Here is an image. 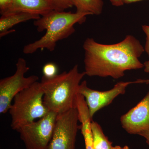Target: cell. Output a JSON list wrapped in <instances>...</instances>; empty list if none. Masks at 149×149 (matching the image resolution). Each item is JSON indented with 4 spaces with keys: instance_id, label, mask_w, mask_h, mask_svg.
<instances>
[{
    "instance_id": "obj_11",
    "label": "cell",
    "mask_w": 149,
    "mask_h": 149,
    "mask_svg": "<svg viewBox=\"0 0 149 149\" xmlns=\"http://www.w3.org/2000/svg\"><path fill=\"white\" fill-rule=\"evenodd\" d=\"M41 17L40 15L24 12L14 13L1 16L0 18V37H4L15 30L10 29L16 24Z\"/></svg>"
},
{
    "instance_id": "obj_21",
    "label": "cell",
    "mask_w": 149,
    "mask_h": 149,
    "mask_svg": "<svg viewBox=\"0 0 149 149\" xmlns=\"http://www.w3.org/2000/svg\"><path fill=\"white\" fill-rule=\"evenodd\" d=\"M143 64L144 71L146 73H149V61L145 62Z\"/></svg>"
},
{
    "instance_id": "obj_19",
    "label": "cell",
    "mask_w": 149,
    "mask_h": 149,
    "mask_svg": "<svg viewBox=\"0 0 149 149\" xmlns=\"http://www.w3.org/2000/svg\"><path fill=\"white\" fill-rule=\"evenodd\" d=\"M139 135L145 138L146 139L147 143L149 146V130L142 131L141 133H139Z\"/></svg>"
},
{
    "instance_id": "obj_10",
    "label": "cell",
    "mask_w": 149,
    "mask_h": 149,
    "mask_svg": "<svg viewBox=\"0 0 149 149\" xmlns=\"http://www.w3.org/2000/svg\"><path fill=\"white\" fill-rule=\"evenodd\" d=\"M54 10H57L56 8L50 0H12L10 10L7 15L24 12L42 16Z\"/></svg>"
},
{
    "instance_id": "obj_5",
    "label": "cell",
    "mask_w": 149,
    "mask_h": 149,
    "mask_svg": "<svg viewBox=\"0 0 149 149\" xmlns=\"http://www.w3.org/2000/svg\"><path fill=\"white\" fill-rule=\"evenodd\" d=\"M16 70L13 75L0 80V113L4 114L9 109L15 96L19 93L29 88L39 78L37 75H24L29 70L27 62L20 58L16 64Z\"/></svg>"
},
{
    "instance_id": "obj_9",
    "label": "cell",
    "mask_w": 149,
    "mask_h": 149,
    "mask_svg": "<svg viewBox=\"0 0 149 149\" xmlns=\"http://www.w3.org/2000/svg\"><path fill=\"white\" fill-rule=\"evenodd\" d=\"M120 122L123 128L132 135L149 130V91L136 106L121 116Z\"/></svg>"
},
{
    "instance_id": "obj_6",
    "label": "cell",
    "mask_w": 149,
    "mask_h": 149,
    "mask_svg": "<svg viewBox=\"0 0 149 149\" xmlns=\"http://www.w3.org/2000/svg\"><path fill=\"white\" fill-rule=\"evenodd\" d=\"M57 113L50 111L37 121L17 130L26 149H47L53 135Z\"/></svg>"
},
{
    "instance_id": "obj_18",
    "label": "cell",
    "mask_w": 149,
    "mask_h": 149,
    "mask_svg": "<svg viewBox=\"0 0 149 149\" xmlns=\"http://www.w3.org/2000/svg\"><path fill=\"white\" fill-rule=\"evenodd\" d=\"M142 28L146 35V42L144 47V50L149 58V25H142Z\"/></svg>"
},
{
    "instance_id": "obj_2",
    "label": "cell",
    "mask_w": 149,
    "mask_h": 149,
    "mask_svg": "<svg viewBox=\"0 0 149 149\" xmlns=\"http://www.w3.org/2000/svg\"><path fill=\"white\" fill-rule=\"evenodd\" d=\"M88 13L54 10L34 22L37 31L46 33L39 40L24 46L23 53L29 54L38 50L46 49L53 52L58 41L68 38L75 32L74 24H82L86 21Z\"/></svg>"
},
{
    "instance_id": "obj_16",
    "label": "cell",
    "mask_w": 149,
    "mask_h": 149,
    "mask_svg": "<svg viewBox=\"0 0 149 149\" xmlns=\"http://www.w3.org/2000/svg\"><path fill=\"white\" fill-rule=\"evenodd\" d=\"M55 6L57 10L64 11L74 6V0H50Z\"/></svg>"
},
{
    "instance_id": "obj_3",
    "label": "cell",
    "mask_w": 149,
    "mask_h": 149,
    "mask_svg": "<svg viewBox=\"0 0 149 149\" xmlns=\"http://www.w3.org/2000/svg\"><path fill=\"white\" fill-rule=\"evenodd\" d=\"M85 75V72H80L77 64L68 72L52 78L42 76L40 83L44 93L43 101L49 111L58 114L76 108L78 89Z\"/></svg>"
},
{
    "instance_id": "obj_1",
    "label": "cell",
    "mask_w": 149,
    "mask_h": 149,
    "mask_svg": "<svg viewBox=\"0 0 149 149\" xmlns=\"http://www.w3.org/2000/svg\"><path fill=\"white\" fill-rule=\"evenodd\" d=\"M86 75L119 79L128 70L144 68L139 58L145 52L137 38L127 35L121 42L111 45L101 44L88 38L83 45Z\"/></svg>"
},
{
    "instance_id": "obj_4",
    "label": "cell",
    "mask_w": 149,
    "mask_h": 149,
    "mask_svg": "<svg viewBox=\"0 0 149 149\" xmlns=\"http://www.w3.org/2000/svg\"><path fill=\"white\" fill-rule=\"evenodd\" d=\"M44 95L41 84L37 81L15 96L8 111L12 129L17 131L23 125L47 114L50 111L44 104Z\"/></svg>"
},
{
    "instance_id": "obj_20",
    "label": "cell",
    "mask_w": 149,
    "mask_h": 149,
    "mask_svg": "<svg viewBox=\"0 0 149 149\" xmlns=\"http://www.w3.org/2000/svg\"><path fill=\"white\" fill-rule=\"evenodd\" d=\"M110 1L111 4L114 6H121L124 5L122 0H110Z\"/></svg>"
},
{
    "instance_id": "obj_12",
    "label": "cell",
    "mask_w": 149,
    "mask_h": 149,
    "mask_svg": "<svg viewBox=\"0 0 149 149\" xmlns=\"http://www.w3.org/2000/svg\"><path fill=\"white\" fill-rule=\"evenodd\" d=\"M77 109L78 113L79 122L81 123L80 129L85 141V149H94L91 129L92 118L87 104L85 101L77 103Z\"/></svg>"
},
{
    "instance_id": "obj_22",
    "label": "cell",
    "mask_w": 149,
    "mask_h": 149,
    "mask_svg": "<svg viewBox=\"0 0 149 149\" xmlns=\"http://www.w3.org/2000/svg\"><path fill=\"white\" fill-rule=\"evenodd\" d=\"M123 3V4H128L132 3H136L137 2L140 1H143V0H122Z\"/></svg>"
},
{
    "instance_id": "obj_7",
    "label": "cell",
    "mask_w": 149,
    "mask_h": 149,
    "mask_svg": "<svg viewBox=\"0 0 149 149\" xmlns=\"http://www.w3.org/2000/svg\"><path fill=\"white\" fill-rule=\"evenodd\" d=\"M76 108L58 114L53 135L47 149H75L77 131L80 129Z\"/></svg>"
},
{
    "instance_id": "obj_17",
    "label": "cell",
    "mask_w": 149,
    "mask_h": 149,
    "mask_svg": "<svg viewBox=\"0 0 149 149\" xmlns=\"http://www.w3.org/2000/svg\"><path fill=\"white\" fill-rule=\"evenodd\" d=\"M12 0H0V13L6 15L9 11L11 6Z\"/></svg>"
},
{
    "instance_id": "obj_15",
    "label": "cell",
    "mask_w": 149,
    "mask_h": 149,
    "mask_svg": "<svg viewBox=\"0 0 149 149\" xmlns=\"http://www.w3.org/2000/svg\"><path fill=\"white\" fill-rule=\"evenodd\" d=\"M43 76L46 78H52L57 75L58 68L53 63H48L43 67Z\"/></svg>"
},
{
    "instance_id": "obj_23",
    "label": "cell",
    "mask_w": 149,
    "mask_h": 149,
    "mask_svg": "<svg viewBox=\"0 0 149 149\" xmlns=\"http://www.w3.org/2000/svg\"><path fill=\"white\" fill-rule=\"evenodd\" d=\"M136 83H145V84H149V79L144 80V79H138L136 80Z\"/></svg>"
},
{
    "instance_id": "obj_8",
    "label": "cell",
    "mask_w": 149,
    "mask_h": 149,
    "mask_svg": "<svg viewBox=\"0 0 149 149\" xmlns=\"http://www.w3.org/2000/svg\"><path fill=\"white\" fill-rule=\"evenodd\" d=\"M133 82H119L108 91H100L91 89L88 86L86 80L82 81L78 89V93L83 96L89 109L90 116L93 119L96 113L111 104L116 97L124 95L126 88Z\"/></svg>"
},
{
    "instance_id": "obj_24",
    "label": "cell",
    "mask_w": 149,
    "mask_h": 149,
    "mask_svg": "<svg viewBox=\"0 0 149 149\" xmlns=\"http://www.w3.org/2000/svg\"><path fill=\"white\" fill-rule=\"evenodd\" d=\"M111 149H129V147L127 146H125L123 147H121L119 146H113Z\"/></svg>"
},
{
    "instance_id": "obj_14",
    "label": "cell",
    "mask_w": 149,
    "mask_h": 149,
    "mask_svg": "<svg viewBox=\"0 0 149 149\" xmlns=\"http://www.w3.org/2000/svg\"><path fill=\"white\" fill-rule=\"evenodd\" d=\"M91 129L94 149L112 148V143L104 135L101 126L98 123L92 120Z\"/></svg>"
},
{
    "instance_id": "obj_13",
    "label": "cell",
    "mask_w": 149,
    "mask_h": 149,
    "mask_svg": "<svg viewBox=\"0 0 149 149\" xmlns=\"http://www.w3.org/2000/svg\"><path fill=\"white\" fill-rule=\"evenodd\" d=\"M74 2L77 13L98 15L102 12L103 0H74Z\"/></svg>"
}]
</instances>
